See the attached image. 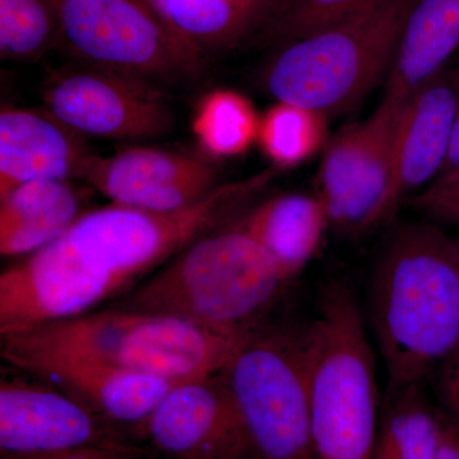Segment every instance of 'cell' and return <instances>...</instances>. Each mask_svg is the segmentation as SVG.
Instances as JSON below:
<instances>
[{"mask_svg":"<svg viewBox=\"0 0 459 459\" xmlns=\"http://www.w3.org/2000/svg\"><path fill=\"white\" fill-rule=\"evenodd\" d=\"M62 45L80 65L141 80L197 78L204 56L147 0H56Z\"/></svg>","mask_w":459,"mask_h":459,"instance_id":"ba28073f","label":"cell"},{"mask_svg":"<svg viewBox=\"0 0 459 459\" xmlns=\"http://www.w3.org/2000/svg\"><path fill=\"white\" fill-rule=\"evenodd\" d=\"M44 105L72 131L91 137L150 140L172 126L170 108L155 83L84 65L51 75Z\"/></svg>","mask_w":459,"mask_h":459,"instance_id":"30bf717a","label":"cell"},{"mask_svg":"<svg viewBox=\"0 0 459 459\" xmlns=\"http://www.w3.org/2000/svg\"><path fill=\"white\" fill-rule=\"evenodd\" d=\"M0 352L12 367L56 386L108 422L144 424L177 385L82 353L33 343L17 333L2 334Z\"/></svg>","mask_w":459,"mask_h":459,"instance_id":"8fae6325","label":"cell"},{"mask_svg":"<svg viewBox=\"0 0 459 459\" xmlns=\"http://www.w3.org/2000/svg\"><path fill=\"white\" fill-rule=\"evenodd\" d=\"M253 459H314L300 331L259 325L222 371Z\"/></svg>","mask_w":459,"mask_h":459,"instance_id":"52a82bcc","label":"cell"},{"mask_svg":"<svg viewBox=\"0 0 459 459\" xmlns=\"http://www.w3.org/2000/svg\"><path fill=\"white\" fill-rule=\"evenodd\" d=\"M95 156L83 135L45 108L0 113V198L31 181L84 179Z\"/></svg>","mask_w":459,"mask_h":459,"instance_id":"2e32d148","label":"cell"},{"mask_svg":"<svg viewBox=\"0 0 459 459\" xmlns=\"http://www.w3.org/2000/svg\"><path fill=\"white\" fill-rule=\"evenodd\" d=\"M111 204L169 212L197 204L219 184L204 157L156 147H134L95 156L84 179Z\"/></svg>","mask_w":459,"mask_h":459,"instance_id":"5bb4252c","label":"cell"},{"mask_svg":"<svg viewBox=\"0 0 459 459\" xmlns=\"http://www.w3.org/2000/svg\"><path fill=\"white\" fill-rule=\"evenodd\" d=\"M143 425L153 446L177 459H253L222 373L177 383Z\"/></svg>","mask_w":459,"mask_h":459,"instance_id":"4fadbf2b","label":"cell"},{"mask_svg":"<svg viewBox=\"0 0 459 459\" xmlns=\"http://www.w3.org/2000/svg\"><path fill=\"white\" fill-rule=\"evenodd\" d=\"M286 283L270 255L235 225L193 241L111 307L243 334L262 325Z\"/></svg>","mask_w":459,"mask_h":459,"instance_id":"277c9868","label":"cell"},{"mask_svg":"<svg viewBox=\"0 0 459 459\" xmlns=\"http://www.w3.org/2000/svg\"><path fill=\"white\" fill-rule=\"evenodd\" d=\"M459 178V110L453 124L448 153L439 175L435 181H448Z\"/></svg>","mask_w":459,"mask_h":459,"instance_id":"f546056e","label":"cell"},{"mask_svg":"<svg viewBox=\"0 0 459 459\" xmlns=\"http://www.w3.org/2000/svg\"><path fill=\"white\" fill-rule=\"evenodd\" d=\"M422 385H388L370 459H437L440 410Z\"/></svg>","mask_w":459,"mask_h":459,"instance_id":"44dd1931","label":"cell"},{"mask_svg":"<svg viewBox=\"0 0 459 459\" xmlns=\"http://www.w3.org/2000/svg\"><path fill=\"white\" fill-rule=\"evenodd\" d=\"M402 107L383 99L371 117L346 126L325 148L316 195L331 226L344 234L369 231L394 216L391 192Z\"/></svg>","mask_w":459,"mask_h":459,"instance_id":"9c48e42d","label":"cell"},{"mask_svg":"<svg viewBox=\"0 0 459 459\" xmlns=\"http://www.w3.org/2000/svg\"><path fill=\"white\" fill-rule=\"evenodd\" d=\"M62 45L56 0H0V56L12 62L39 60Z\"/></svg>","mask_w":459,"mask_h":459,"instance_id":"cb8c5ba5","label":"cell"},{"mask_svg":"<svg viewBox=\"0 0 459 459\" xmlns=\"http://www.w3.org/2000/svg\"><path fill=\"white\" fill-rule=\"evenodd\" d=\"M459 110V69H443L404 102L395 132L391 207L442 170Z\"/></svg>","mask_w":459,"mask_h":459,"instance_id":"9a60e30c","label":"cell"},{"mask_svg":"<svg viewBox=\"0 0 459 459\" xmlns=\"http://www.w3.org/2000/svg\"><path fill=\"white\" fill-rule=\"evenodd\" d=\"M385 0H282L265 22L276 40H298L376 7Z\"/></svg>","mask_w":459,"mask_h":459,"instance_id":"d4e9b609","label":"cell"},{"mask_svg":"<svg viewBox=\"0 0 459 459\" xmlns=\"http://www.w3.org/2000/svg\"><path fill=\"white\" fill-rule=\"evenodd\" d=\"M189 45L204 56L235 47L274 7L261 0H147Z\"/></svg>","mask_w":459,"mask_h":459,"instance_id":"ffe728a7","label":"cell"},{"mask_svg":"<svg viewBox=\"0 0 459 459\" xmlns=\"http://www.w3.org/2000/svg\"><path fill=\"white\" fill-rule=\"evenodd\" d=\"M13 333L180 383L221 374L247 332L231 333L164 314L111 307Z\"/></svg>","mask_w":459,"mask_h":459,"instance_id":"8992f818","label":"cell"},{"mask_svg":"<svg viewBox=\"0 0 459 459\" xmlns=\"http://www.w3.org/2000/svg\"><path fill=\"white\" fill-rule=\"evenodd\" d=\"M327 117L295 104L277 102L259 122L258 142L263 153L279 168L303 164L325 144Z\"/></svg>","mask_w":459,"mask_h":459,"instance_id":"603a6c76","label":"cell"},{"mask_svg":"<svg viewBox=\"0 0 459 459\" xmlns=\"http://www.w3.org/2000/svg\"><path fill=\"white\" fill-rule=\"evenodd\" d=\"M82 214V198L71 181L18 186L0 198V253L32 255L65 235Z\"/></svg>","mask_w":459,"mask_h":459,"instance_id":"d6986e66","label":"cell"},{"mask_svg":"<svg viewBox=\"0 0 459 459\" xmlns=\"http://www.w3.org/2000/svg\"><path fill=\"white\" fill-rule=\"evenodd\" d=\"M274 171L221 184L181 210L117 204L83 213L53 243L0 274V333L92 312L137 286L151 271L241 212Z\"/></svg>","mask_w":459,"mask_h":459,"instance_id":"6da1fadb","label":"cell"},{"mask_svg":"<svg viewBox=\"0 0 459 459\" xmlns=\"http://www.w3.org/2000/svg\"><path fill=\"white\" fill-rule=\"evenodd\" d=\"M437 459H459V419L440 410V439Z\"/></svg>","mask_w":459,"mask_h":459,"instance_id":"f1b7e54d","label":"cell"},{"mask_svg":"<svg viewBox=\"0 0 459 459\" xmlns=\"http://www.w3.org/2000/svg\"><path fill=\"white\" fill-rule=\"evenodd\" d=\"M237 226L255 238L289 283L313 261L331 223L318 195L286 193L252 208Z\"/></svg>","mask_w":459,"mask_h":459,"instance_id":"e0dca14e","label":"cell"},{"mask_svg":"<svg viewBox=\"0 0 459 459\" xmlns=\"http://www.w3.org/2000/svg\"><path fill=\"white\" fill-rule=\"evenodd\" d=\"M409 204L434 221L459 223V178L434 181L410 197Z\"/></svg>","mask_w":459,"mask_h":459,"instance_id":"484cf974","label":"cell"},{"mask_svg":"<svg viewBox=\"0 0 459 459\" xmlns=\"http://www.w3.org/2000/svg\"><path fill=\"white\" fill-rule=\"evenodd\" d=\"M364 307L350 281L323 283L300 329L314 459H370L382 402Z\"/></svg>","mask_w":459,"mask_h":459,"instance_id":"3957f363","label":"cell"},{"mask_svg":"<svg viewBox=\"0 0 459 459\" xmlns=\"http://www.w3.org/2000/svg\"><path fill=\"white\" fill-rule=\"evenodd\" d=\"M259 122L261 117L246 96L231 90H216L199 102L192 126L208 155L234 157L256 142Z\"/></svg>","mask_w":459,"mask_h":459,"instance_id":"7402d4cb","label":"cell"},{"mask_svg":"<svg viewBox=\"0 0 459 459\" xmlns=\"http://www.w3.org/2000/svg\"><path fill=\"white\" fill-rule=\"evenodd\" d=\"M50 459H140L138 452L128 443L110 446H90L78 451L65 453Z\"/></svg>","mask_w":459,"mask_h":459,"instance_id":"83f0119b","label":"cell"},{"mask_svg":"<svg viewBox=\"0 0 459 459\" xmlns=\"http://www.w3.org/2000/svg\"><path fill=\"white\" fill-rule=\"evenodd\" d=\"M431 379L446 412L459 419V346L435 370Z\"/></svg>","mask_w":459,"mask_h":459,"instance_id":"4316f807","label":"cell"},{"mask_svg":"<svg viewBox=\"0 0 459 459\" xmlns=\"http://www.w3.org/2000/svg\"><path fill=\"white\" fill-rule=\"evenodd\" d=\"M38 380L3 377L0 383L2 459H50L90 446L126 443L107 420Z\"/></svg>","mask_w":459,"mask_h":459,"instance_id":"7c38bea8","label":"cell"},{"mask_svg":"<svg viewBox=\"0 0 459 459\" xmlns=\"http://www.w3.org/2000/svg\"><path fill=\"white\" fill-rule=\"evenodd\" d=\"M459 47V0H416L402 31L385 98L403 105Z\"/></svg>","mask_w":459,"mask_h":459,"instance_id":"ac0fdd59","label":"cell"},{"mask_svg":"<svg viewBox=\"0 0 459 459\" xmlns=\"http://www.w3.org/2000/svg\"><path fill=\"white\" fill-rule=\"evenodd\" d=\"M455 243H457V247H458V249H459V238H455Z\"/></svg>","mask_w":459,"mask_h":459,"instance_id":"1f68e13d","label":"cell"},{"mask_svg":"<svg viewBox=\"0 0 459 459\" xmlns=\"http://www.w3.org/2000/svg\"><path fill=\"white\" fill-rule=\"evenodd\" d=\"M368 327L388 385H424L459 346V249L427 223L395 230L368 291Z\"/></svg>","mask_w":459,"mask_h":459,"instance_id":"7a4b0ae2","label":"cell"},{"mask_svg":"<svg viewBox=\"0 0 459 459\" xmlns=\"http://www.w3.org/2000/svg\"><path fill=\"white\" fill-rule=\"evenodd\" d=\"M261 2L265 3V4H270L272 7L277 8L282 0H261Z\"/></svg>","mask_w":459,"mask_h":459,"instance_id":"4dcf8cb0","label":"cell"},{"mask_svg":"<svg viewBox=\"0 0 459 459\" xmlns=\"http://www.w3.org/2000/svg\"><path fill=\"white\" fill-rule=\"evenodd\" d=\"M416 0H385L358 16L285 44L264 82L279 102L325 117L358 104L394 63Z\"/></svg>","mask_w":459,"mask_h":459,"instance_id":"5b68a950","label":"cell"}]
</instances>
